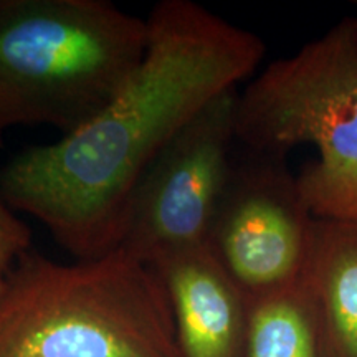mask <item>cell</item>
<instances>
[{
	"instance_id": "10",
	"label": "cell",
	"mask_w": 357,
	"mask_h": 357,
	"mask_svg": "<svg viewBox=\"0 0 357 357\" xmlns=\"http://www.w3.org/2000/svg\"><path fill=\"white\" fill-rule=\"evenodd\" d=\"M32 250V230L8 205L0 187V294L12 270Z\"/></svg>"
},
{
	"instance_id": "7",
	"label": "cell",
	"mask_w": 357,
	"mask_h": 357,
	"mask_svg": "<svg viewBox=\"0 0 357 357\" xmlns=\"http://www.w3.org/2000/svg\"><path fill=\"white\" fill-rule=\"evenodd\" d=\"M171 305L181 357H247L248 298L205 247L151 263Z\"/></svg>"
},
{
	"instance_id": "9",
	"label": "cell",
	"mask_w": 357,
	"mask_h": 357,
	"mask_svg": "<svg viewBox=\"0 0 357 357\" xmlns=\"http://www.w3.org/2000/svg\"><path fill=\"white\" fill-rule=\"evenodd\" d=\"M247 357H328L318 310L305 278L248 298Z\"/></svg>"
},
{
	"instance_id": "5",
	"label": "cell",
	"mask_w": 357,
	"mask_h": 357,
	"mask_svg": "<svg viewBox=\"0 0 357 357\" xmlns=\"http://www.w3.org/2000/svg\"><path fill=\"white\" fill-rule=\"evenodd\" d=\"M235 89L185 124L151 164L129 202L118 247L147 265L200 248L234 169Z\"/></svg>"
},
{
	"instance_id": "4",
	"label": "cell",
	"mask_w": 357,
	"mask_h": 357,
	"mask_svg": "<svg viewBox=\"0 0 357 357\" xmlns=\"http://www.w3.org/2000/svg\"><path fill=\"white\" fill-rule=\"evenodd\" d=\"M236 141L287 158L312 144L319 158L298 176L318 220L357 218V19L344 17L293 56L270 63L236 100Z\"/></svg>"
},
{
	"instance_id": "8",
	"label": "cell",
	"mask_w": 357,
	"mask_h": 357,
	"mask_svg": "<svg viewBox=\"0 0 357 357\" xmlns=\"http://www.w3.org/2000/svg\"><path fill=\"white\" fill-rule=\"evenodd\" d=\"M303 278L318 310L326 356L357 357V218L316 222Z\"/></svg>"
},
{
	"instance_id": "6",
	"label": "cell",
	"mask_w": 357,
	"mask_h": 357,
	"mask_svg": "<svg viewBox=\"0 0 357 357\" xmlns=\"http://www.w3.org/2000/svg\"><path fill=\"white\" fill-rule=\"evenodd\" d=\"M316 222L287 158L234 162L205 248L247 298L296 283L310 263Z\"/></svg>"
},
{
	"instance_id": "2",
	"label": "cell",
	"mask_w": 357,
	"mask_h": 357,
	"mask_svg": "<svg viewBox=\"0 0 357 357\" xmlns=\"http://www.w3.org/2000/svg\"><path fill=\"white\" fill-rule=\"evenodd\" d=\"M0 357H181L153 266L116 247L77 263L32 248L0 294Z\"/></svg>"
},
{
	"instance_id": "1",
	"label": "cell",
	"mask_w": 357,
	"mask_h": 357,
	"mask_svg": "<svg viewBox=\"0 0 357 357\" xmlns=\"http://www.w3.org/2000/svg\"><path fill=\"white\" fill-rule=\"evenodd\" d=\"M146 22L144 60L118 95L77 131L30 147L0 171L8 205L42 222L78 260L118 247L151 164L265 56L260 37L190 0H162Z\"/></svg>"
},
{
	"instance_id": "3",
	"label": "cell",
	"mask_w": 357,
	"mask_h": 357,
	"mask_svg": "<svg viewBox=\"0 0 357 357\" xmlns=\"http://www.w3.org/2000/svg\"><path fill=\"white\" fill-rule=\"evenodd\" d=\"M147 22L105 0H0V144L15 126L70 134L139 68Z\"/></svg>"
}]
</instances>
